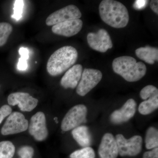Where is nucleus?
<instances>
[{"instance_id":"4be33fe9","label":"nucleus","mask_w":158,"mask_h":158,"mask_svg":"<svg viewBox=\"0 0 158 158\" xmlns=\"http://www.w3.org/2000/svg\"><path fill=\"white\" fill-rule=\"evenodd\" d=\"M94 150L90 147L83 148L72 153L70 158H95Z\"/></svg>"},{"instance_id":"b1692460","label":"nucleus","mask_w":158,"mask_h":158,"mask_svg":"<svg viewBox=\"0 0 158 158\" xmlns=\"http://www.w3.org/2000/svg\"><path fill=\"white\" fill-rule=\"evenodd\" d=\"M140 95L142 99L146 100L150 98L157 96L158 90L154 86L148 85L141 90Z\"/></svg>"},{"instance_id":"393cba45","label":"nucleus","mask_w":158,"mask_h":158,"mask_svg":"<svg viewBox=\"0 0 158 158\" xmlns=\"http://www.w3.org/2000/svg\"><path fill=\"white\" fill-rule=\"evenodd\" d=\"M14 6V14L11 15V17L16 20H19L22 17L24 1L16 0L15 2Z\"/></svg>"},{"instance_id":"2eb2a0df","label":"nucleus","mask_w":158,"mask_h":158,"mask_svg":"<svg viewBox=\"0 0 158 158\" xmlns=\"http://www.w3.org/2000/svg\"><path fill=\"white\" fill-rule=\"evenodd\" d=\"M83 67L81 64L74 65L65 72L60 81V84L65 89H74L81 78Z\"/></svg>"},{"instance_id":"412c9836","label":"nucleus","mask_w":158,"mask_h":158,"mask_svg":"<svg viewBox=\"0 0 158 158\" xmlns=\"http://www.w3.org/2000/svg\"><path fill=\"white\" fill-rule=\"evenodd\" d=\"M12 30V26L9 23H0V47L6 44Z\"/></svg>"},{"instance_id":"5701e85b","label":"nucleus","mask_w":158,"mask_h":158,"mask_svg":"<svg viewBox=\"0 0 158 158\" xmlns=\"http://www.w3.org/2000/svg\"><path fill=\"white\" fill-rule=\"evenodd\" d=\"M21 57L19 59L18 69L19 70H25L28 67L27 60L29 59V51L28 48L21 47L19 50Z\"/></svg>"},{"instance_id":"a878e982","label":"nucleus","mask_w":158,"mask_h":158,"mask_svg":"<svg viewBox=\"0 0 158 158\" xmlns=\"http://www.w3.org/2000/svg\"><path fill=\"white\" fill-rule=\"evenodd\" d=\"M18 154L21 158H33L34 150L31 146H24L19 148Z\"/></svg>"},{"instance_id":"a211bd4d","label":"nucleus","mask_w":158,"mask_h":158,"mask_svg":"<svg viewBox=\"0 0 158 158\" xmlns=\"http://www.w3.org/2000/svg\"><path fill=\"white\" fill-rule=\"evenodd\" d=\"M158 108V95L150 98L139 105L138 111L143 115H149Z\"/></svg>"},{"instance_id":"1a4fd4ad","label":"nucleus","mask_w":158,"mask_h":158,"mask_svg":"<svg viewBox=\"0 0 158 158\" xmlns=\"http://www.w3.org/2000/svg\"><path fill=\"white\" fill-rule=\"evenodd\" d=\"M87 40L91 48L100 52H106L113 47L110 35L105 29H100L97 33H89Z\"/></svg>"},{"instance_id":"ddd939ff","label":"nucleus","mask_w":158,"mask_h":158,"mask_svg":"<svg viewBox=\"0 0 158 158\" xmlns=\"http://www.w3.org/2000/svg\"><path fill=\"white\" fill-rule=\"evenodd\" d=\"M98 152L100 158H116L118 155L116 138L112 134L107 133L102 138Z\"/></svg>"},{"instance_id":"7ed1b4c3","label":"nucleus","mask_w":158,"mask_h":158,"mask_svg":"<svg viewBox=\"0 0 158 158\" xmlns=\"http://www.w3.org/2000/svg\"><path fill=\"white\" fill-rule=\"evenodd\" d=\"M114 72L128 82L139 81L146 74V66L143 62H137L135 58L123 56L114 59L112 64Z\"/></svg>"},{"instance_id":"6e6552de","label":"nucleus","mask_w":158,"mask_h":158,"mask_svg":"<svg viewBox=\"0 0 158 158\" xmlns=\"http://www.w3.org/2000/svg\"><path fill=\"white\" fill-rule=\"evenodd\" d=\"M81 16V12L77 6L69 5L50 15L46 20V24L53 26L66 21L80 19Z\"/></svg>"},{"instance_id":"f03ea898","label":"nucleus","mask_w":158,"mask_h":158,"mask_svg":"<svg viewBox=\"0 0 158 158\" xmlns=\"http://www.w3.org/2000/svg\"><path fill=\"white\" fill-rule=\"evenodd\" d=\"M78 54L70 46L62 47L51 55L47 64V70L52 76H57L68 70L76 62Z\"/></svg>"},{"instance_id":"0eeeda50","label":"nucleus","mask_w":158,"mask_h":158,"mask_svg":"<svg viewBox=\"0 0 158 158\" xmlns=\"http://www.w3.org/2000/svg\"><path fill=\"white\" fill-rule=\"evenodd\" d=\"M28 126V121L22 113L13 112L6 119L1 130V133L3 135H14L27 131Z\"/></svg>"},{"instance_id":"f3484780","label":"nucleus","mask_w":158,"mask_h":158,"mask_svg":"<svg viewBox=\"0 0 158 158\" xmlns=\"http://www.w3.org/2000/svg\"><path fill=\"white\" fill-rule=\"evenodd\" d=\"M135 54L138 58L148 64L152 65L158 60V49L155 48L150 46L139 48L136 50Z\"/></svg>"},{"instance_id":"bb28decb","label":"nucleus","mask_w":158,"mask_h":158,"mask_svg":"<svg viewBox=\"0 0 158 158\" xmlns=\"http://www.w3.org/2000/svg\"><path fill=\"white\" fill-rule=\"evenodd\" d=\"M12 113V109L10 106L5 105L0 108V124L7 116Z\"/></svg>"},{"instance_id":"c756f323","label":"nucleus","mask_w":158,"mask_h":158,"mask_svg":"<svg viewBox=\"0 0 158 158\" xmlns=\"http://www.w3.org/2000/svg\"><path fill=\"white\" fill-rule=\"evenodd\" d=\"M150 7L154 12L158 14V1L157 0H152L150 2Z\"/></svg>"},{"instance_id":"7c9ffc66","label":"nucleus","mask_w":158,"mask_h":158,"mask_svg":"<svg viewBox=\"0 0 158 158\" xmlns=\"http://www.w3.org/2000/svg\"><path fill=\"white\" fill-rule=\"evenodd\" d=\"M0 87H1V86H0Z\"/></svg>"},{"instance_id":"dca6fc26","label":"nucleus","mask_w":158,"mask_h":158,"mask_svg":"<svg viewBox=\"0 0 158 158\" xmlns=\"http://www.w3.org/2000/svg\"><path fill=\"white\" fill-rule=\"evenodd\" d=\"M72 135L74 139L81 147H90L91 145L92 138L87 127L80 126L73 129Z\"/></svg>"},{"instance_id":"9b49d317","label":"nucleus","mask_w":158,"mask_h":158,"mask_svg":"<svg viewBox=\"0 0 158 158\" xmlns=\"http://www.w3.org/2000/svg\"><path fill=\"white\" fill-rule=\"evenodd\" d=\"M8 102L11 106L17 105L23 112H31L37 107L38 100L28 93L18 92L9 94Z\"/></svg>"},{"instance_id":"39448f33","label":"nucleus","mask_w":158,"mask_h":158,"mask_svg":"<svg viewBox=\"0 0 158 158\" xmlns=\"http://www.w3.org/2000/svg\"><path fill=\"white\" fill-rule=\"evenodd\" d=\"M116 139L118 154L121 156H135L141 152L143 143L141 136L135 135L126 139L123 135L118 134L116 135Z\"/></svg>"},{"instance_id":"cd10ccee","label":"nucleus","mask_w":158,"mask_h":158,"mask_svg":"<svg viewBox=\"0 0 158 158\" xmlns=\"http://www.w3.org/2000/svg\"><path fill=\"white\" fill-rule=\"evenodd\" d=\"M148 3V1L136 0L133 5V8L137 10H142L147 7Z\"/></svg>"},{"instance_id":"aec40b11","label":"nucleus","mask_w":158,"mask_h":158,"mask_svg":"<svg viewBox=\"0 0 158 158\" xmlns=\"http://www.w3.org/2000/svg\"><path fill=\"white\" fill-rule=\"evenodd\" d=\"M15 152V147L11 141L0 142V158H12Z\"/></svg>"},{"instance_id":"20e7f679","label":"nucleus","mask_w":158,"mask_h":158,"mask_svg":"<svg viewBox=\"0 0 158 158\" xmlns=\"http://www.w3.org/2000/svg\"><path fill=\"white\" fill-rule=\"evenodd\" d=\"M87 113L88 109L84 105H76L71 108L62 119V131H68L86 122Z\"/></svg>"},{"instance_id":"9d476101","label":"nucleus","mask_w":158,"mask_h":158,"mask_svg":"<svg viewBox=\"0 0 158 158\" xmlns=\"http://www.w3.org/2000/svg\"><path fill=\"white\" fill-rule=\"evenodd\" d=\"M28 129L30 135L36 141H42L45 140L48 136V131L44 113L38 112L32 116Z\"/></svg>"},{"instance_id":"423d86ee","label":"nucleus","mask_w":158,"mask_h":158,"mask_svg":"<svg viewBox=\"0 0 158 158\" xmlns=\"http://www.w3.org/2000/svg\"><path fill=\"white\" fill-rule=\"evenodd\" d=\"M102 74L100 71L92 69H85L82 73L81 78L77 86V93L85 96L101 81Z\"/></svg>"},{"instance_id":"6ab92c4d","label":"nucleus","mask_w":158,"mask_h":158,"mask_svg":"<svg viewBox=\"0 0 158 158\" xmlns=\"http://www.w3.org/2000/svg\"><path fill=\"white\" fill-rule=\"evenodd\" d=\"M145 147L147 149H152L158 146V131L156 128L151 127L146 133L145 138Z\"/></svg>"},{"instance_id":"f8f14e48","label":"nucleus","mask_w":158,"mask_h":158,"mask_svg":"<svg viewBox=\"0 0 158 158\" xmlns=\"http://www.w3.org/2000/svg\"><path fill=\"white\" fill-rule=\"evenodd\" d=\"M137 103L132 98L129 99L120 109L113 111L110 116V120L114 124L127 122L135 116Z\"/></svg>"},{"instance_id":"c85d7f7f","label":"nucleus","mask_w":158,"mask_h":158,"mask_svg":"<svg viewBox=\"0 0 158 158\" xmlns=\"http://www.w3.org/2000/svg\"><path fill=\"white\" fill-rule=\"evenodd\" d=\"M143 158H158V148H156L144 153Z\"/></svg>"},{"instance_id":"4468645a","label":"nucleus","mask_w":158,"mask_h":158,"mask_svg":"<svg viewBox=\"0 0 158 158\" xmlns=\"http://www.w3.org/2000/svg\"><path fill=\"white\" fill-rule=\"evenodd\" d=\"M83 27L81 20L76 19L66 21L53 26L52 31L54 34L66 37L76 35Z\"/></svg>"},{"instance_id":"f257e3e1","label":"nucleus","mask_w":158,"mask_h":158,"mask_svg":"<svg viewBox=\"0 0 158 158\" xmlns=\"http://www.w3.org/2000/svg\"><path fill=\"white\" fill-rule=\"evenodd\" d=\"M100 15L103 21L115 28H124L129 20L126 6L119 2L103 0L99 6Z\"/></svg>"}]
</instances>
